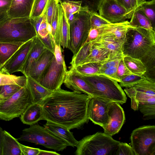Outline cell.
<instances>
[{"mask_svg":"<svg viewBox=\"0 0 155 155\" xmlns=\"http://www.w3.org/2000/svg\"><path fill=\"white\" fill-rule=\"evenodd\" d=\"M90 14L91 29L95 28L102 25L110 24L100 16L97 12H91Z\"/></svg>","mask_w":155,"mask_h":155,"instance_id":"cell-40","label":"cell"},{"mask_svg":"<svg viewBox=\"0 0 155 155\" xmlns=\"http://www.w3.org/2000/svg\"><path fill=\"white\" fill-rule=\"evenodd\" d=\"M44 126L51 133L66 142L69 146L76 147L78 141L75 139L72 133L67 128L48 121Z\"/></svg>","mask_w":155,"mask_h":155,"instance_id":"cell-20","label":"cell"},{"mask_svg":"<svg viewBox=\"0 0 155 155\" xmlns=\"http://www.w3.org/2000/svg\"><path fill=\"white\" fill-rule=\"evenodd\" d=\"M124 56L123 54H121L113 57H110L107 60L101 63V65L100 69H104L118 65L120 61Z\"/></svg>","mask_w":155,"mask_h":155,"instance_id":"cell-43","label":"cell"},{"mask_svg":"<svg viewBox=\"0 0 155 155\" xmlns=\"http://www.w3.org/2000/svg\"><path fill=\"white\" fill-rule=\"evenodd\" d=\"M12 0H0V11L8 12L12 3Z\"/></svg>","mask_w":155,"mask_h":155,"instance_id":"cell-53","label":"cell"},{"mask_svg":"<svg viewBox=\"0 0 155 155\" xmlns=\"http://www.w3.org/2000/svg\"><path fill=\"white\" fill-rule=\"evenodd\" d=\"M44 17L39 26L38 35L42 38L46 37L48 34V24L47 19V12L45 8L43 12Z\"/></svg>","mask_w":155,"mask_h":155,"instance_id":"cell-45","label":"cell"},{"mask_svg":"<svg viewBox=\"0 0 155 155\" xmlns=\"http://www.w3.org/2000/svg\"><path fill=\"white\" fill-rule=\"evenodd\" d=\"M120 141L104 132H97L79 141L76 155H114Z\"/></svg>","mask_w":155,"mask_h":155,"instance_id":"cell-5","label":"cell"},{"mask_svg":"<svg viewBox=\"0 0 155 155\" xmlns=\"http://www.w3.org/2000/svg\"><path fill=\"white\" fill-rule=\"evenodd\" d=\"M27 78L25 75L18 76L8 73L2 68L0 70V85L15 84L21 87L26 86Z\"/></svg>","mask_w":155,"mask_h":155,"instance_id":"cell-29","label":"cell"},{"mask_svg":"<svg viewBox=\"0 0 155 155\" xmlns=\"http://www.w3.org/2000/svg\"><path fill=\"white\" fill-rule=\"evenodd\" d=\"M60 2L68 22L70 18L74 14L81 11L89 10L87 7L82 6V2L81 1L67 0L61 2L60 1Z\"/></svg>","mask_w":155,"mask_h":155,"instance_id":"cell-31","label":"cell"},{"mask_svg":"<svg viewBox=\"0 0 155 155\" xmlns=\"http://www.w3.org/2000/svg\"><path fill=\"white\" fill-rule=\"evenodd\" d=\"M54 57V53L46 48L37 61L30 66L26 76L30 77L38 82Z\"/></svg>","mask_w":155,"mask_h":155,"instance_id":"cell-18","label":"cell"},{"mask_svg":"<svg viewBox=\"0 0 155 155\" xmlns=\"http://www.w3.org/2000/svg\"><path fill=\"white\" fill-rule=\"evenodd\" d=\"M9 17L7 12L0 11V23Z\"/></svg>","mask_w":155,"mask_h":155,"instance_id":"cell-56","label":"cell"},{"mask_svg":"<svg viewBox=\"0 0 155 155\" xmlns=\"http://www.w3.org/2000/svg\"><path fill=\"white\" fill-rule=\"evenodd\" d=\"M131 146L135 155H155V126L144 125L134 130Z\"/></svg>","mask_w":155,"mask_h":155,"instance_id":"cell-10","label":"cell"},{"mask_svg":"<svg viewBox=\"0 0 155 155\" xmlns=\"http://www.w3.org/2000/svg\"><path fill=\"white\" fill-rule=\"evenodd\" d=\"M91 97L60 88L53 91L41 105L43 120L56 123L69 130L79 129L87 123Z\"/></svg>","mask_w":155,"mask_h":155,"instance_id":"cell-1","label":"cell"},{"mask_svg":"<svg viewBox=\"0 0 155 155\" xmlns=\"http://www.w3.org/2000/svg\"><path fill=\"white\" fill-rule=\"evenodd\" d=\"M27 78V86L32 98L33 103L41 104L52 92L29 76Z\"/></svg>","mask_w":155,"mask_h":155,"instance_id":"cell-23","label":"cell"},{"mask_svg":"<svg viewBox=\"0 0 155 155\" xmlns=\"http://www.w3.org/2000/svg\"><path fill=\"white\" fill-rule=\"evenodd\" d=\"M34 0H12L7 12L11 18H30Z\"/></svg>","mask_w":155,"mask_h":155,"instance_id":"cell-21","label":"cell"},{"mask_svg":"<svg viewBox=\"0 0 155 155\" xmlns=\"http://www.w3.org/2000/svg\"><path fill=\"white\" fill-rule=\"evenodd\" d=\"M48 0H34L30 18L38 17L43 13Z\"/></svg>","mask_w":155,"mask_h":155,"instance_id":"cell-38","label":"cell"},{"mask_svg":"<svg viewBox=\"0 0 155 155\" xmlns=\"http://www.w3.org/2000/svg\"><path fill=\"white\" fill-rule=\"evenodd\" d=\"M143 77L133 74L127 75L120 80L119 84L121 87L129 88L138 82Z\"/></svg>","mask_w":155,"mask_h":155,"instance_id":"cell-39","label":"cell"},{"mask_svg":"<svg viewBox=\"0 0 155 155\" xmlns=\"http://www.w3.org/2000/svg\"><path fill=\"white\" fill-rule=\"evenodd\" d=\"M117 66L118 65L104 69H100L97 74L104 75L119 82L120 80L117 78Z\"/></svg>","mask_w":155,"mask_h":155,"instance_id":"cell-44","label":"cell"},{"mask_svg":"<svg viewBox=\"0 0 155 155\" xmlns=\"http://www.w3.org/2000/svg\"><path fill=\"white\" fill-rule=\"evenodd\" d=\"M61 45L55 44L54 51V55L57 62L62 64L65 62L62 53V49Z\"/></svg>","mask_w":155,"mask_h":155,"instance_id":"cell-51","label":"cell"},{"mask_svg":"<svg viewBox=\"0 0 155 155\" xmlns=\"http://www.w3.org/2000/svg\"><path fill=\"white\" fill-rule=\"evenodd\" d=\"M82 77L93 89L96 97L116 102L120 104L126 103V94L117 81L101 74Z\"/></svg>","mask_w":155,"mask_h":155,"instance_id":"cell-6","label":"cell"},{"mask_svg":"<svg viewBox=\"0 0 155 155\" xmlns=\"http://www.w3.org/2000/svg\"><path fill=\"white\" fill-rule=\"evenodd\" d=\"M92 45L91 41L85 42L83 44L78 51L73 55L70 63V68L81 64L87 59L91 53Z\"/></svg>","mask_w":155,"mask_h":155,"instance_id":"cell-32","label":"cell"},{"mask_svg":"<svg viewBox=\"0 0 155 155\" xmlns=\"http://www.w3.org/2000/svg\"><path fill=\"white\" fill-rule=\"evenodd\" d=\"M110 101L100 97H91L88 108L89 119L104 128L107 122L108 106Z\"/></svg>","mask_w":155,"mask_h":155,"instance_id":"cell-13","label":"cell"},{"mask_svg":"<svg viewBox=\"0 0 155 155\" xmlns=\"http://www.w3.org/2000/svg\"><path fill=\"white\" fill-rule=\"evenodd\" d=\"M101 65L100 62H89L79 65L72 68L82 76H87L97 74Z\"/></svg>","mask_w":155,"mask_h":155,"instance_id":"cell-34","label":"cell"},{"mask_svg":"<svg viewBox=\"0 0 155 155\" xmlns=\"http://www.w3.org/2000/svg\"><path fill=\"white\" fill-rule=\"evenodd\" d=\"M59 2L57 4L56 10L54 12L53 14L51 19V35L53 38L55 36L56 32L59 18Z\"/></svg>","mask_w":155,"mask_h":155,"instance_id":"cell-48","label":"cell"},{"mask_svg":"<svg viewBox=\"0 0 155 155\" xmlns=\"http://www.w3.org/2000/svg\"><path fill=\"white\" fill-rule=\"evenodd\" d=\"M20 116L21 120L24 124L31 125L36 124L43 120L42 107L40 104L33 103Z\"/></svg>","mask_w":155,"mask_h":155,"instance_id":"cell-24","label":"cell"},{"mask_svg":"<svg viewBox=\"0 0 155 155\" xmlns=\"http://www.w3.org/2000/svg\"><path fill=\"white\" fill-rule=\"evenodd\" d=\"M145 14L155 29V0L146 1L141 6Z\"/></svg>","mask_w":155,"mask_h":155,"instance_id":"cell-36","label":"cell"},{"mask_svg":"<svg viewBox=\"0 0 155 155\" xmlns=\"http://www.w3.org/2000/svg\"><path fill=\"white\" fill-rule=\"evenodd\" d=\"M135 155L131 146L126 143L121 142L118 144L114 155Z\"/></svg>","mask_w":155,"mask_h":155,"instance_id":"cell-41","label":"cell"},{"mask_svg":"<svg viewBox=\"0 0 155 155\" xmlns=\"http://www.w3.org/2000/svg\"><path fill=\"white\" fill-rule=\"evenodd\" d=\"M67 71L65 62L58 63L55 57L45 69L38 82L51 91L61 88Z\"/></svg>","mask_w":155,"mask_h":155,"instance_id":"cell-11","label":"cell"},{"mask_svg":"<svg viewBox=\"0 0 155 155\" xmlns=\"http://www.w3.org/2000/svg\"><path fill=\"white\" fill-rule=\"evenodd\" d=\"M38 36L45 47L50 51L54 53L55 43L52 35L49 33L44 38H42L39 35Z\"/></svg>","mask_w":155,"mask_h":155,"instance_id":"cell-46","label":"cell"},{"mask_svg":"<svg viewBox=\"0 0 155 155\" xmlns=\"http://www.w3.org/2000/svg\"><path fill=\"white\" fill-rule=\"evenodd\" d=\"M98 11L99 15L110 23H123L131 18L115 0H103Z\"/></svg>","mask_w":155,"mask_h":155,"instance_id":"cell-12","label":"cell"},{"mask_svg":"<svg viewBox=\"0 0 155 155\" xmlns=\"http://www.w3.org/2000/svg\"><path fill=\"white\" fill-rule=\"evenodd\" d=\"M33 38L20 46L3 65L2 68L8 73L12 74L17 72H21L31 46Z\"/></svg>","mask_w":155,"mask_h":155,"instance_id":"cell-15","label":"cell"},{"mask_svg":"<svg viewBox=\"0 0 155 155\" xmlns=\"http://www.w3.org/2000/svg\"><path fill=\"white\" fill-rule=\"evenodd\" d=\"M59 155L60 154L55 151H48L40 149L38 155Z\"/></svg>","mask_w":155,"mask_h":155,"instance_id":"cell-55","label":"cell"},{"mask_svg":"<svg viewBox=\"0 0 155 155\" xmlns=\"http://www.w3.org/2000/svg\"><path fill=\"white\" fill-rule=\"evenodd\" d=\"M114 32L99 36L91 41L92 43L97 44L108 50L110 53V57L123 54L122 48L124 42L116 40Z\"/></svg>","mask_w":155,"mask_h":155,"instance_id":"cell-19","label":"cell"},{"mask_svg":"<svg viewBox=\"0 0 155 155\" xmlns=\"http://www.w3.org/2000/svg\"><path fill=\"white\" fill-rule=\"evenodd\" d=\"M2 155H21L20 143L7 131L2 133Z\"/></svg>","mask_w":155,"mask_h":155,"instance_id":"cell-25","label":"cell"},{"mask_svg":"<svg viewBox=\"0 0 155 155\" xmlns=\"http://www.w3.org/2000/svg\"><path fill=\"white\" fill-rule=\"evenodd\" d=\"M30 18L8 17L0 23V42L21 45L37 35Z\"/></svg>","mask_w":155,"mask_h":155,"instance_id":"cell-3","label":"cell"},{"mask_svg":"<svg viewBox=\"0 0 155 155\" xmlns=\"http://www.w3.org/2000/svg\"><path fill=\"white\" fill-rule=\"evenodd\" d=\"M115 0L126 10L128 13L131 17L134 12L131 6L130 0Z\"/></svg>","mask_w":155,"mask_h":155,"instance_id":"cell-50","label":"cell"},{"mask_svg":"<svg viewBox=\"0 0 155 155\" xmlns=\"http://www.w3.org/2000/svg\"><path fill=\"white\" fill-rule=\"evenodd\" d=\"M46 48L37 35L33 39L31 46L21 72L26 76L30 66L37 61Z\"/></svg>","mask_w":155,"mask_h":155,"instance_id":"cell-22","label":"cell"},{"mask_svg":"<svg viewBox=\"0 0 155 155\" xmlns=\"http://www.w3.org/2000/svg\"><path fill=\"white\" fill-rule=\"evenodd\" d=\"M130 19V24L132 26L140 27L155 31L150 21L145 14L141 6L134 12Z\"/></svg>","mask_w":155,"mask_h":155,"instance_id":"cell-28","label":"cell"},{"mask_svg":"<svg viewBox=\"0 0 155 155\" xmlns=\"http://www.w3.org/2000/svg\"><path fill=\"white\" fill-rule=\"evenodd\" d=\"M59 18L57 27L54 38L55 44L68 48L69 35V25L62 6L59 3Z\"/></svg>","mask_w":155,"mask_h":155,"instance_id":"cell-17","label":"cell"},{"mask_svg":"<svg viewBox=\"0 0 155 155\" xmlns=\"http://www.w3.org/2000/svg\"><path fill=\"white\" fill-rule=\"evenodd\" d=\"M123 58L120 61L117 68V77L120 81V80L125 76L133 74L126 66Z\"/></svg>","mask_w":155,"mask_h":155,"instance_id":"cell-47","label":"cell"},{"mask_svg":"<svg viewBox=\"0 0 155 155\" xmlns=\"http://www.w3.org/2000/svg\"><path fill=\"white\" fill-rule=\"evenodd\" d=\"M125 120L123 108L120 104L110 101L107 108V120L103 129L104 132L111 136L117 134L120 130Z\"/></svg>","mask_w":155,"mask_h":155,"instance_id":"cell-14","label":"cell"},{"mask_svg":"<svg viewBox=\"0 0 155 155\" xmlns=\"http://www.w3.org/2000/svg\"><path fill=\"white\" fill-rule=\"evenodd\" d=\"M129 21L118 23H110L102 25L95 28L91 29L85 42L92 41L100 35L113 32L116 29Z\"/></svg>","mask_w":155,"mask_h":155,"instance_id":"cell-27","label":"cell"},{"mask_svg":"<svg viewBox=\"0 0 155 155\" xmlns=\"http://www.w3.org/2000/svg\"><path fill=\"white\" fill-rule=\"evenodd\" d=\"M21 155H38L40 149L24 145L20 143Z\"/></svg>","mask_w":155,"mask_h":155,"instance_id":"cell-49","label":"cell"},{"mask_svg":"<svg viewBox=\"0 0 155 155\" xmlns=\"http://www.w3.org/2000/svg\"><path fill=\"white\" fill-rule=\"evenodd\" d=\"M59 0H48L45 7L47 12V19L48 25L51 26L53 14L56 10L57 4Z\"/></svg>","mask_w":155,"mask_h":155,"instance_id":"cell-42","label":"cell"},{"mask_svg":"<svg viewBox=\"0 0 155 155\" xmlns=\"http://www.w3.org/2000/svg\"><path fill=\"white\" fill-rule=\"evenodd\" d=\"M92 44L90 54L81 64L92 62H97L102 63L110 57V52L108 50L97 44L92 43Z\"/></svg>","mask_w":155,"mask_h":155,"instance_id":"cell-26","label":"cell"},{"mask_svg":"<svg viewBox=\"0 0 155 155\" xmlns=\"http://www.w3.org/2000/svg\"><path fill=\"white\" fill-rule=\"evenodd\" d=\"M123 59L126 66L133 74L140 76L145 74L146 68L140 59L124 56Z\"/></svg>","mask_w":155,"mask_h":155,"instance_id":"cell-30","label":"cell"},{"mask_svg":"<svg viewBox=\"0 0 155 155\" xmlns=\"http://www.w3.org/2000/svg\"><path fill=\"white\" fill-rule=\"evenodd\" d=\"M155 81L144 76L137 83L124 90L130 99L131 108L135 111L139 110L147 119L155 117Z\"/></svg>","mask_w":155,"mask_h":155,"instance_id":"cell-2","label":"cell"},{"mask_svg":"<svg viewBox=\"0 0 155 155\" xmlns=\"http://www.w3.org/2000/svg\"><path fill=\"white\" fill-rule=\"evenodd\" d=\"M2 68V67L0 65V70H1V69Z\"/></svg>","mask_w":155,"mask_h":155,"instance_id":"cell-58","label":"cell"},{"mask_svg":"<svg viewBox=\"0 0 155 155\" xmlns=\"http://www.w3.org/2000/svg\"><path fill=\"white\" fill-rule=\"evenodd\" d=\"M69 35L68 48L75 54L85 43L91 28L89 10L72 15L68 20Z\"/></svg>","mask_w":155,"mask_h":155,"instance_id":"cell-7","label":"cell"},{"mask_svg":"<svg viewBox=\"0 0 155 155\" xmlns=\"http://www.w3.org/2000/svg\"><path fill=\"white\" fill-rule=\"evenodd\" d=\"M21 45L0 42V65L2 67Z\"/></svg>","mask_w":155,"mask_h":155,"instance_id":"cell-35","label":"cell"},{"mask_svg":"<svg viewBox=\"0 0 155 155\" xmlns=\"http://www.w3.org/2000/svg\"><path fill=\"white\" fill-rule=\"evenodd\" d=\"M155 46V31L132 26L127 29L123 44L124 56L140 59Z\"/></svg>","mask_w":155,"mask_h":155,"instance_id":"cell-4","label":"cell"},{"mask_svg":"<svg viewBox=\"0 0 155 155\" xmlns=\"http://www.w3.org/2000/svg\"><path fill=\"white\" fill-rule=\"evenodd\" d=\"M64 83L66 87L73 91L83 93L91 97H96L91 87L73 68H70L67 71Z\"/></svg>","mask_w":155,"mask_h":155,"instance_id":"cell-16","label":"cell"},{"mask_svg":"<svg viewBox=\"0 0 155 155\" xmlns=\"http://www.w3.org/2000/svg\"><path fill=\"white\" fill-rule=\"evenodd\" d=\"M17 139L40 145L57 151H63L69 146L65 141L37 123L23 129Z\"/></svg>","mask_w":155,"mask_h":155,"instance_id":"cell-8","label":"cell"},{"mask_svg":"<svg viewBox=\"0 0 155 155\" xmlns=\"http://www.w3.org/2000/svg\"><path fill=\"white\" fill-rule=\"evenodd\" d=\"M44 13L39 16L34 18H30L31 21L38 34V29L39 26L43 19L44 17Z\"/></svg>","mask_w":155,"mask_h":155,"instance_id":"cell-52","label":"cell"},{"mask_svg":"<svg viewBox=\"0 0 155 155\" xmlns=\"http://www.w3.org/2000/svg\"><path fill=\"white\" fill-rule=\"evenodd\" d=\"M131 6L134 12L141 6L146 1L145 0H130Z\"/></svg>","mask_w":155,"mask_h":155,"instance_id":"cell-54","label":"cell"},{"mask_svg":"<svg viewBox=\"0 0 155 155\" xmlns=\"http://www.w3.org/2000/svg\"><path fill=\"white\" fill-rule=\"evenodd\" d=\"M32 103L28 87L27 86L21 87L9 98L0 101V119L9 121L18 117Z\"/></svg>","mask_w":155,"mask_h":155,"instance_id":"cell-9","label":"cell"},{"mask_svg":"<svg viewBox=\"0 0 155 155\" xmlns=\"http://www.w3.org/2000/svg\"><path fill=\"white\" fill-rule=\"evenodd\" d=\"M3 130L0 127V155L2 154V133Z\"/></svg>","mask_w":155,"mask_h":155,"instance_id":"cell-57","label":"cell"},{"mask_svg":"<svg viewBox=\"0 0 155 155\" xmlns=\"http://www.w3.org/2000/svg\"><path fill=\"white\" fill-rule=\"evenodd\" d=\"M144 65L146 71L143 75L149 78H153L155 76V46L140 59Z\"/></svg>","mask_w":155,"mask_h":155,"instance_id":"cell-33","label":"cell"},{"mask_svg":"<svg viewBox=\"0 0 155 155\" xmlns=\"http://www.w3.org/2000/svg\"><path fill=\"white\" fill-rule=\"evenodd\" d=\"M21 87L15 84L0 85V101L9 98Z\"/></svg>","mask_w":155,"mask_h":155,"instance_id":"cell-37","label":"cell"}]
</instances>
